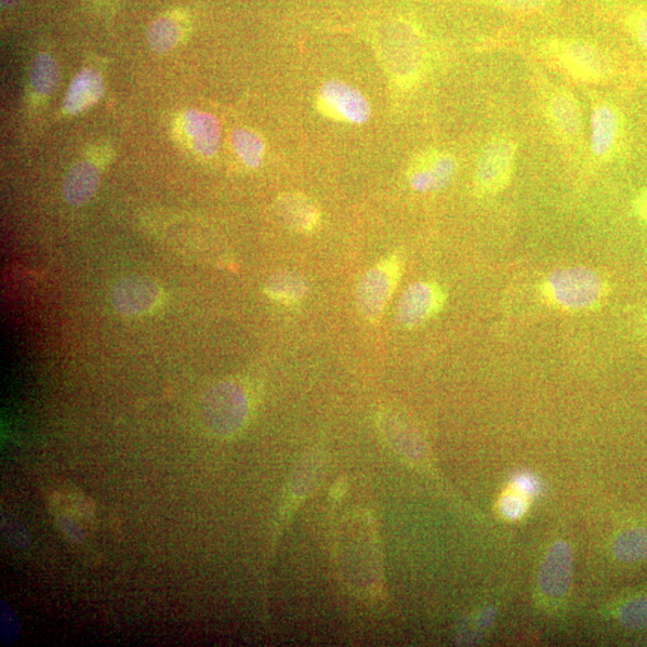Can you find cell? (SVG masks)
<instances>
[{"mask_svg": "<svg viewBox=\"0 0 647 647\" xmlns=\"http://www.w3.org/2000/svg\"><path fill=\"white\" fill-rule=\"evenodd\" d=\"M590 150L598 160H610L624 138L623 114L609 101L593 103L591 110Z\"/></svg>", "mask_w": 647, "mask_h": 647, "instance_id": "obj_11", "label": "cell"}, {"mask_svg": "<svg viewBox=\"0 0 647 647\" xmlns=\"http://www.w3.org/2000/svg\"><path fill=\"white\" fill-rule=\"evenodd\" d=\"M19 2L20 0H2V7L3 9H10L16 7Z\"/></svg>", "mask_w": 647, "mask_h": 647, "instance_id": "obj_31", "label": "cell"}, {"mask_svg": "<svg viewBox=\"0 0 647 647\" xmlns=\"http://www.w3.org/2000/svg\"><path fill=\"white\" fill-rule=\"evenodd\" d=\"M447 294L437 282L419 281L409 286L395 308V321L405 328H416L438 315Z\"/></svg>", "mask_w": 647, "mask_h": 647, "instance_id": "obj_9", "label": "cell"}, {"mask_svg": "<svg viewBox=\"0 0 647 647\" xmlns=\"http://www.w3.org/2000/svg\"><path fill=\"white\" fill-rule=\"evenodd\" d=\"M516 486L520 488V491L524 492L525 494H535L537 490V483L533 478L526 477V475H522L516 480Z\"/></svg>", "mask_w": 647, "mask_h": 647, "instance_id": "obj_29", "label": "cell"}, {"mask_svg": "<svg viewBox=\"0 0 647 647\" xmlns=\"http://www.w3.org/2000/svg\"><path fill=\"white\" fill-rule=\"evenodd\" d=\"M277 211L289 228L300 234H312L320 228L322 213L308 196L300 192H286L276 201Z\"/></svg>", "mask_w": 647, "mask_h": 647, "instance_id": "obj_14", "label": "cell"}, {"mask_svg": "<svg viewBox=\"0 0 647 647\" xmlns=\"http://www.w3.org/2000/svg\"><path fill=\"white\" fill-rule=\"evenodd\" d=\"M183 126L198 154L204 157L216 155L220 149L221 135L215 116L192 110L185 114Z\"/></svg>", "mask_w": 647, "mask_h": 647, "instance_id": "obj_16", "label": "cell"}, {"mask_svg": "<svg viewBox=\"0 0 647 647\" xmlns=\"http://www.w3.org/2000/svg\"><path fill=\"white\" fill-rule=\"evenodd\" d=\"M309 290L305 277L289 270L276 272L264 287V293L269 299L285 306L299 305L306 299Z\"/></svg>", "mask_w": 647, "mask_h": 647, "instance_id": "obj_18", "label": "cell"}, {"mask_svg": "<svg viewBox=\"0 0 647 647\" xmlns=\"http://www.w3.org/2000/svg\"><path fill=\"white\" fill-rule=\"evenodd\" d=\"M456 157L439 149L417 154L408 167V181L416 192L440 191L453 182L457 174Z\"/></svg>", "mask_w": 647, "mask_h": 647, "instance_id": "obj_10", "label": "cell"}, {"mask_svg": "<svg viewBox=\"0 0 647 647\" xmlns=\"http://www.w3.org/2000/svg\"><path fill=\"white\" fill-rule=\"evenodd\" d=\"M180 37L179 24L175 19L165 16L156 20L148 30V44L156 53H167L176 47Z\"/></svg>", "mask_w": 647, "mask_h": 647, "instance_id": "obj_23", "label": "cell"}, {"mask_svg": "<svg viewBox=\"0 0 647 647\" xmlns=\"http://www.w3.org/2000/svg\"><path fill=\"white\" fill-rule=\"evenodd\" d=\"M404 270V261L400 254H391L382 258L369 269L356 288V306L362 319L377 324L384 315L389 302L398 288Z\"/></svg>", "mask_w": 647, "mask_h": 647, "instance_id": "obj_5", "label": "cell"}, {"mask_svg": "<svg viewBox=\"0 0 647 647\" xmlns=\"http://www.w3.org/2000/svg\"><path fill=\"white\" fill-rule=\"evenodd\" d=\"M540 290L551 305L579 312L591 311L601 305L606 294V285L596 271L573 267L553 271Z\"/></svg>", "mask_w": 647, "mask_h": 647, "instance_id": "obj_2", "label": "cell"}, {"mask_svg": "<svg viewBox=\"0 0 647 647\" xmlns=\"http://www.w3.org/2000/svg\"><path fill=\"white\" fill-rule=\"evenodd\" d=\"M31 85L38 96L49 97L59 83V69L55 59L47 53H38L31 68Z\"/></svg>", "mask_w": 647, "mask_h": 647, "instance_id": "obj_21", "label": "cell"}, {"mask_svg": "<svg viewBox=\"0 0 647 647\" xmlns=\"http://www.w3.org/2000/svg\"><path fill=\"white\" fill-rule=\"evenodd\" d=\"M232 147L248 168H258L263 163L266 145L256 132L237 129L231 136Z\"/></svg>", "mask_w": 647, "mask_h": 647, "instance_id": "obj_22", "label": "cell"}, {"mask_svg": "<svg viewBox=\"0 0 647 647\" xmlns=\"http://www.w3.org/2000/svg\"><path fill=\"white\" fill-rule=\"evenodd\" d=\"M573 577V553L569 544H554L540 564L538 585L546 595L561 598L569 591Z\"/></svg>", "mask_w": 647, "mask_h": 647, "instance_id": "obj_13", "label": "cell"}, {"mask_svg": "<svg viewBox=\"0 0 647 647\" xmlns=\"http://www.w3.org/2000/svg\"><path fill=\"white\" fill-rule=\"evenodd\" d=\"M102 96L101 75L96 70L85 69L72 79L64 99L63 110L69 114L81 113L96 104Z\"/></svg>", "mask_w": 647, "mask_h": 647, "instance_id": "obj_17", "label": "cell"}, {"mask_svg": "<svg viewBox=\"0 0 647 647\" xmlns=\"http://www.w3.org/2000/svg\"><path fill=\"white\" fill-rule=\"evenodd\" d=\"M100 187V174L94 164L81 161L66 175L63 182V197L72 207H82L96 196Z\"/></svg>", "mask_w": 647, "mask_h": 647, "instance_id": "obj_15", "label": "cell"}, {"mask_svg": "<svg viewBox=\"0 0 647 647\" xmlns=\"http://www.w3.org/2000/svg\"><path fill=\"white\" fill-rule=\"evenodd\" d=\"M382 62L401 88H412L425 66V43L417 26L404 20L389 22L378 35Z\"/></svg>", "mask_w": 647, "mask_h": 647, "instance_id": "obj_1", "label": "cell"}, {"mask_svg": "<svg viewBox=\"0 0 647 647\" xmlns=\"http://www.w3.org/2000/svg\"><path fill=\"white\" fill-rule=\"evenodd\" d=\"M253 412V399L245 382L221 381L204 395L202 415L205 426L220 437L242 432Z\"/></svg>", "mask_w": 647, "mask_h": 647, "instance_id": "obj_3", "label": "cell"}, {"mask_svg": "<svg viewBox=\"0 0 647 647\" xmlns=\"http://www.w3.org/2000/svg\"><path fill=\"white\" fill-rule=\"evenodd\" d=\"M315 105L324 116L349 125H364L372 116L371 103L364 92L339 79L322 85Z\"/></svg>", "mask_w": 647, "mask_h": 647, "instance_id": "obj_6", "label": "cell"}, {"mask_svg": "<svg viewBox=\"0 0 647 647\" xmlns=\"http://www.w3.org/2000/svg\"><path fill=\"white\" fill-rule=\"evenodd\" d=\"M494 2L505 10L523 13L540 11L548 4V0H494Z\"/></svg>", "mask_w": 647, "mask_h": 647, "instance_id": "obj_26", "label": "cell"}, {"mask_svg": "<svg viewBox=\"0 0 647 647\" xmlns=\"http://www.w3.org/2000/svg\"><path fill=\"white\" fill-rule=\"evenodd\" d=\"M618 622L631 631L647 629V596L627 602L618 613Z\"/></svg>", "mask_w": 647, "mask_h": 647, "instance_id": "obj_24", "label": "cell"}, {"mask_svg": "<svg viewBox=\"0 0 647 647\" xmlns=\"http://www.w3.org/2000/svg\"><path fill=\"white\" fill-rule=\"evenodd\" d=\"M499 507L506 518L518 520L526 511V503L517 495H507L501 499Z\"/></svg>", "mask_w": 647, "mask_h": 647, "instance_id": "obj_27", "label": "cell"}, {"mask_svg": "<svg viewBox=\"0 0 647 647\" xmlns=\"http://www.w3.org/2000/svg\"><path fill=\"white\" fill-rule=\"evenodd\" d=\"M516 155L517 145L509 137H495L488 142L475 171V189L483 196L504 191L512 179Z\"/></svg>", "mask_w": 647, "mask_h": 647, "instance_id": "obj_7", "label": "cell"}, {"mask_svg": "<svg viewBox=\"0 0 647 647\" xmlns=\"http://www.w3.org/2000/svg\"><path fill=\"white\" fill-rule=\"evenodd\" d=\"M546 115L556 134L567 143H577L583 134V115L570 90L554 89L546 101Z\"/></svg>", "mask_w": 647, "mask_h": 647, "instance_id": "obj_12", "label": "cell"}, {"mask_svg": "<svg viewBox=\"0 0 647 647\" xmlns=\"http://www.w3.org/2000/svg\"><path fill=\"white\" fill-rule=\"evenodd\" d=\"M633 209L638 217L647 223V190L642 191L633 201Z\"/></svg>", "mask_w": 647, "mask_h": 647, "instance_id": "obj_28", "label": "cell"}, {"mask_svg": "<svg viewBox=\"0 0 647 647\" xmlns=\"http://www.w3.org/2000/svg\"><path fill=\"white\" fill-rule=\"evenodd\" d=\"M613 553L623 562L647 560V527H633L620 534L614 540Z\"/></svg>", "mask_w": 647, "mask_h": 647, "instance_id": "obj_20", "label": "cell"}, {"mask_svg": "<svg viewBox=\"0 0 647 647\" xmlns=\"http://www.w3.org/2000/svg\"><path fill=\"white\" fill-rule=\"evenodd\" d=\"M379 427L391 444L409 458H420L422 443L417 433L392 411L379 413Z\"/></svg>", "mask_w": 647, "mask_h": 647, "instance_id": "obj_19", "label": "cell"}, {"mask_svg": "<svg viewBox=\"0 0 647 647\" xmlns=\"http://www.w3.org/2000/svg\"><path fill=\"white\" fill-rule=\"evenodd\" d=\"M111 302L119 314L141 319L160 310L165 305L166 293L150 277L129 276L113 287Z\"/></svg>", "mask_w": 647, "mask_h": 647, "instance_id": "obj_8", "label": "cell"}, {"mask_svg": "<svg viewBox=\"0 0 647 647\" xmlns=\"http://www.w3.org/2000/svg\"><path fill=\"white\" fill-rule=\"evenodd\" d=\"M543 52L567 75L583 83H601L614 72L613 62L595 45L573 38H551Z\"/></svg>", "mask_w": 647, "mask_h": 647, "instance_id": "obj_4", "label": "cell"}, {"mask_svg": "<svg viewBox=\"0 0 647 647\" xmlns=\"http://www.w3.org/2000/svg\"><path fill=\"white\" fill-rule=\"evenodd\" d=\"M624 25L631 36L647 52V10L628 9L625 12Z\"/></svg>", "mask_w": 647, "mask_h": 647, "instance_id": "obj_25", "label": "cell"}, {"mask_svg": "<svg viewBox=\"0 0 647 647\" xmlns=\"http://www.w3.org/2000/svg\"><path fill=\"white\" fill-rule=\"evenodd\" d=\"M497 616V612L494 609H486L483 610L478 618V625L479 628L481 629H487L488 627H491L492 624L494 623Z\"/></svg>", "mask_w": 647, "mask_h": 647, "instance_id": "obj_30", "label": "cell"}]
</instances>
